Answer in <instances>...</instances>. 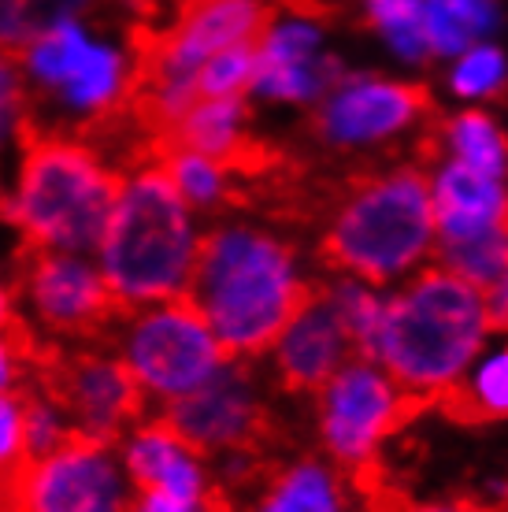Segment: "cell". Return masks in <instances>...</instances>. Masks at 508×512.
Returning a JSON list of instances; mask_svg holds the SVG:
<instances>
[{
    "label": "cell",
    "instance_id": "cell-12",
    "mask_svg": "<svg viewBox=\"0 0 508 512\" xmlns=\"http://www.w3.org/2000/svg\"><path fill=\"white\" fill-rule=\"evenodd\" d=\"M434 112L427 86L390 78H342L312 116V134L327 145H371L416 127Z\"/></svg>",
    "mask_w": 508,
    "mask_h": 512
},
{
    "label": "cell",
    "instance_id": "cell-16",
    "mask_svg": "<svg viewBox=\"0 0 508 512\" xmlns=\"http://www.w3.org/2000/svg\"><path fill=\"white\" fill-rule=\"evenodd\" d=\"M242 512H345V494L338 475L312 457L267 464Z\"/></svg>",
    "mask_w": 508,
    "mask_h": 512
},
{
    "label": "cell",
    "instance_id": "cell-18",
    "mask_svg": "<svg viewBox=\"0 0 508 512\" xmlns=\"http://www.w3.org/2000/svg\"><path fill=\"white\" fill-rule=\"evenodd\" d=\"M97 8V0H0V52L19 64L41 34L60 23H78V15Z\"/></svg>",
    "mask_w": 508,
    "mask_h": 512
},
{
    "label": "cell",
    "instance_id": "cell-23",
    "mask_svg": "<svg viewBox=\"0 0 508 512\" xmlns=\"http://www.w3.org/2000/svg\"><path fill=\"white\" fill-rule=\"evenodd\" d=\"M334 312L342 320L345 334H349V346H353L356 360H375V342H379V323H382V301L368 282L342 279L327 286Z\"/></svg>",
    "mask_w": 508,
    "mask_h": 512
},
{
    "label": "cell",
    "instance_id": "cell-1",
    "mask_svg": "<svg viewBox=\"0 0 508 512\" xmlns=\"http://www.w3.org/2000/svg\"><path fill=\"white\" fill-rule=\"evenodd\" d=\"M319 282L297 271L293 249L282 238L245 223L216 227L197 238L193 268L182 294L212 327L227 360H256L279 346Z\"/></svg>",
    "mask_w": 508,
    "mask_h": 512
},
{
    "label": "cell",
    "instance_id": "cell-31",
    "mask_svg": "<svg viewBox=\"0 0 508 512\" xmlns=\"http://www.w3.org/2000/svg\"><path fill=\"white\" fill-rule=\"evenodd\" d=\"M19 372H23V360H19V353L12 349V342L0 334V394H4V390H12L15 379H19Z\"/></svg>",
    "mask_w": 508,
    "mask_h": 512
},
{
    "label": "cell",
    "instance_id": "cell-26",
    "mask_svg": "<svg viewBox=\"0 0 508 512\" xmlns=\"http://www.w3.org/2000/svg\"><path fill=\"white\" fill-rule=\"evenodd\" d=\"M368 12H371V23L379 26L382 34H386V41L405 60H427L431 56L423 0H368Z\"/></svg>",
    "mask_w": 508,
    "mask_h": 512
},
{
    "label": "cell",
    "instance_id": "cell-29",
    "mask_svg": "<svg viewBox=\"0 0 508 512\" xmlns=\"http://www.w3.org/2000/svg\"><path fill=\"white\" fill-rule=\"evenodd\" d=\"M26 464L23 386L0 394V475H15Z\"/></svg>",
    "mask_w": 508,
    "mask_h": 512
},
{
    "label": "cell",
    "instance_id": "cell-5",
    "mask_svg": "<svg viewBox=\"0 0 508 512\" xmlns=\"http://www.w3.org/2000/svg\"><path fill=\"white\" fill-rule=\"evenodd\" d=\"M97 253L101 279L130 312L186 290L197 234L190 205L160 164H141L123 175Z\"/></svg>",
    "mask_w": 508,
    "mask_h": 512
},
{
    "label": "cell",
    "instance_id": "cell-32",
    "mask_svg": "<svg viewBox=\"0 0 508 512\" xmlns=\"http://www.w3.org/2000/svg\"><path fill=\"white\" fill-rule=\"evenodd\" d=\"M405 512H501L494 505H483V501L457 498V501H442V505H408Z\"/></svg>",
    "mask_w": 508,
    "mask_h": 512
},
{
    "label": "cell",
    "instance_id": "cell-4",
    "mask_svg": "<svg viewBox=\"0 0 508 512\" xmlns=\"http://www.w3.org/2000/svg\"><path fill=\"white\" fill-rule=\"evenodd\" d=\"M434 249L431 179L420 164L394 171L345 175L331 205V223L319 238V264L334 275L390 282Z\"/></svg>",
    "mask_w": 508,
    "mask_h": 512
},
{
    "label": "cell",
    "instance_id": "cell-2",
    "mask_svg": "<svg viewBox=\"0 0 508 512\" xmlns=\"http://www.w3.org/2000/svg\"><path fill=\"white\" fill-rule=\"evenodd\" d=\"M15 134L23 145L19 190L0 216L12 219L19 245L93 253L123 190V171L104 164V156L71 130L38 127L19 116Z\"/></svg>",
    "mask_w": 508,
    "mask_h": 512
},
{
    "label": "cell",
    "instance_id": "cell-24",
    "mask_svg": "<svg viewBox=\"0 0 508 512\" xmlns=\"http://www.w3.org/2000/svg\"><path fill=\"white\" fill-rule=\"evenodd\" d=\"M86 45L89 41L82 38L78 23H60L56 30L41 34V38L19 56V67H26L45 90H64V82L75 75V67H78V60H82V52H86Z\"/></svg>",
    "mask_w": 508,
    "mask_h": 512
},
{
    "label": "cell",
    "instance_id": "cell-7",
    "mask_svg": "<svg viewBox=\"0 0 508 512\" xmlns=\"http://www.w3.org/2000/svg\"><path fill=\"white\" fill-rule=\"evenodd\" d=\"M123 364L145 397L190 394L227 364L212 327L186 294L141 305L127 316Z\"/></svg>",
    "mask_w": 508,
    "mask_h": 512
},
{
    "label": "cell",
    "instance_id": "cell-9",
    "mask_svg": "<svg viewBox=\"0 0 508 512\" xmlns=\"http://www.w3.org/2000/svg\"><path fill=\"white\" fill-rule=\"evenodd\" d=\"M431 412L423 397L401 394L371 360H349L316 394L319 438L345 472L379 457V446L401 427Z\"/></svg>",
    "mask_w": 508,
    "mask_h": 512
},
{
    "label": "cell",
    "instance_id": "cell-30",
    "mask_svg": "<svg viewBox=\"0 0 508 512\" xmlns=\"http://www.w3.org/2000/svg\"><path fill=\"white\" fill-rule=\"evenodd\" d=\"M23 104H26L23 67L0 52V138H4V130L19 123V116H23Z\"/></svg>",
    "mask_w": 508,
    "mask_h": 512
},
{
    "label": "cell",
    "instance_id": "cell-25",
    "mask_svg": "<svg viewBox=\"0 0 508 512\" xmlns=\"http://www.w3.org/2000/svg\"><path fill=\"white\" fill-rule=\"evenodd\" d=\"M505 256V231H490L479 234V238H468V242L442 245V268L471 282L475 290L490 294L497 286H505Z\"/></svg>",
    "mask_w": 508,
    "mask_h": 512
},
{
    "label": "cell",
    "instance_id": "cell-27",
    "mask_svg": "<svg viewBox=\"0 0 508 512\" xmlns=\"http://www.w3.org/2000/svg\"><path fill=\"white\" fill-rule=\"evenodd\" d=\"M256 64V45H234L216 56H208L193 78L197 101H212V97H245L249 93V78Z\"/></svg>",
    "mask_w": 508,
    "mask_h": 512
},
{
    "label": "cell",
    "instance_id": "cell-8",
    "mask_svg": "<svg viewBox=\"0 0 508 512\" xmlns=\"http://www.w3.org/2000/svg\"><path fill=\"white\" fill-rule=\"evenodd\" d=\"M160 420L193 457H267L282 446V427L256 394L249 360H227L208 383L167 401Z\"/></svg>",
    "mask_w": 508,
    "mask_h": 512
},
{
    "label": "cell",
    "instance_id": "cell-28",
    "mask_svg": "<svg viewBox=\"0 0 508 512\" xmlns=\"http://www.w3.org/2000/svg\"><path fill=\"white\" fill-rule=\"evenodd\" d=\"M505 86V56L490 45H479V49L464 52L457 75H453V90L460 97H490V93H501Z\"/></svg>",
    "mask_w": 508,
    "mask_h": 512
},
{
    "label": "cell",
    "instance_id": "cell-14",
    "mask_svg": "<svg viewBox=\"0 0 508 512\" xmlns=\"http://www.w3.org/2000/svg\"><path fill=\"white\" fill-rule=\"evenodd\" d=\"M434 242H468L479 234L505 231V186L475 167L445 164L431 182Z\"/></svg>",
    "mask_w": 508,
    "mask_h": 512
},
{
    "label": "cell",
    "instance_id": "cell-21",
    "mask_svg": "<svg viewBox=\"0 0 508 512\" xmlns=\"http://www.w3.org/2000/svg\"><path fill=\"white\" fill-rule=\"evenodd\" d=\"M123 71L127 64L119 60V52L104 49V45H86L82 60H78L75 75L64 82V97L75 108L89 112V116H101L108 112L115 101H119V90H123Z\"/></svg>",
    "mask_w": 508,
    "mask_h": 512
},
{
    "label": "cell",
    "instance_id": "cell-20",
    "mask_svg": "<svg viewBox=\"0 0 508 512\" xmlns=\"http://www.w3.org/2000/svg\"><path fill=\"white\" fill-rule=\"evenodd\" d=\"M427 41L438 56H457L494 26V0H427Z\"/></svg>",
    "mask_w": 508,
    "mask_h": 512
},
{
    "label": "cell",
    "instance_id": "cell-22",
    "mask_svg": "<svg viewBox=\"0 0 508 512\" xmlns=\"http://www.w3.org/2000/svg\"><path fill=\"white\" fill-rule=\"evenodd\" d=\"M438 134L460 164L475 167L490 179H505V138L486 112H464V116L449 119L445 127H438Z\"/></svg>",
    "mask_w": 508,
    "mask_h": 512
},
{
    "label": "cell",
    "instance_id": "cell-10",
    "mask_svg": "<svg viewBox=\"0 0 508 512\" xmlns=\"http://www.w3.org/2000/svg\"><path fill=\"white\" fill-rule=\"evenodd\" d=\"M15 256H19L15 290L30 297L49 334L75 342H104L115 338L119 323H127L130 308L108 290L101 271L78 253L19 245Z\"/></svg>",
    "mask_w": 508,
    "mask_h": 512
},
{
    "label": "cell",
    "instance_id": "cell-15",
    "mask_svg": "<svg viewBox=\"0 0 508 512\" xmlns=\"http://www.w3.org/2000/svg\"><path fill=\"white\" fill-rule=\"evenodd\" d=\"M127 468L134 490H160L182 501H201L208 487L201 461L167 431L160 416L134 427L127 446Z\"/></svg>",
    "mask_w": 508,
    "mask_h": 512
},
{
    "label": "cell",
    "instance_id": "cell-11",
    "mask_svg": "<svg viewBox=\"0 0 508 512\" xmlns=\"http://www.w3.org/2000/svg\"><path fill=\"white\" fill-rule=\"evenodd\" d=\"M115 446L67 427L64 438L15 472L8 512H127Z\"/></svg>",
    "mask_w": 508,
    "mask_h": 512
},
{
    "label": "cell",
    "instance_id": "cell-17",
    "mask_svg": "<svg viewBox=\"0 0 508 512\" xmlns=\"http://www.w3.org/2000/svg\"><path fill=\"white\" fill-rule=\"evenodd\" d=\"M431 409L449 416L460 427H479V423L505 420L508 409V357L494 353L483 360V368L475 375H457L445 386L442 394L434 397Z\"/></svg>",
    "mask_w": 508,
    "mask_h": 512
},
{
    "label": "cell",
    "instance_id": "cell-3",
    "mask_svg": "<svg viewBox=\"0 0 508 512\" xmlns=\"http://www.w3.org/2000/svg\"><path fill=\"white\" fill-rule=\"evenodd\" d=\"M494 334L483 290L434 264L382 305L375 360L401 394L434 397L479 357Z\"/></svg>",
    "mask_w": 508,
    "mask_h": 512
},
{
    "label": "cell",
    "instance_id": "cell-33",
    "mask_svg": "<svg viewBox=\"0 0 508 512\" xmlns=\"http://www.w3.org/2000/svg\"><path fill=\"white\" fill-rule=\"evenodd\" d=\"M12 316H15V308H12V294H8L4 286H0V327H4V323L12 320Z\"/></svg>",
    "mask_w": 508,
    "mask_h": 512
},
{
    "label": "cell",
    "instance_id": "cell-6",
    "mask_svg": "<svg viewBox=\"0 0 508 512\" xmlns=\"http://www.w3.org/2000/svg\"><path fill=\"white\" fill-rule=\"evenodd\" d=\"M38 379V394L56 412L75 420V431L119 446L145 416V394L119 357L101 349H67L60 342H38L26 364Z\"/></svg>",
    "mask_w": 508,
    "mask_h": 512
},
{
    "label": "cell",
    "instance_id": "cell-19",
    "mask_svg": "<svg viewBox=\"0 0 508 512\" xmlns=\"http://www.w3.org/2000/svg\"><path fill=\"white\" fill-rule=\"evenodd\" d=\"M149 164H160L167 171V179L175 182V190L182 193V201L190 208H234L238 205V190L234 182L219 171L208 156L186 153V149H164L156 153Z\"/></svg>",
    "mask_w": 508,
    "mask_h": 512
},
{
    "label": "cell",
    "instance_id": "cell-13",
    "mask_svg": "<svg viewBox=\"0 0 508 512\" xmlns=\"http://www.w3.org/2000/svg\"><path fill=\"white\" fill-rule=\"evenodd\" d=\"M349 360H356L349 334L327 297V282H319L316 297L279 338V357H275L279 383L286 394H319Z\"/></svg>",
    "mask_w": 508,
    "mask_h": 512
}]
</instances>
